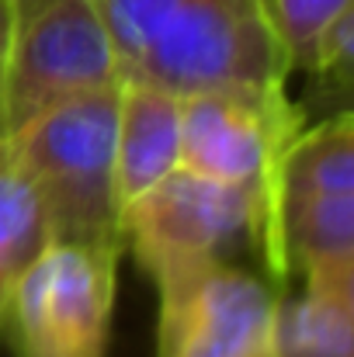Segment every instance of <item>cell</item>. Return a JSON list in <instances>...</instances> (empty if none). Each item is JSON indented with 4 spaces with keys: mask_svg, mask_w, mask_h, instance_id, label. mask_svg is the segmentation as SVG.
Listing matches in <instances>:
<instances>
[{
    "mask_svg": "<svg viewBox=\"0 0 354 357\" xmlns=\"http://www.w3.org/2000/svg\"><path fill=\"white\" fill-rule=\"evenodd\" d=\"M115 49L118 80L177 98L239 91L281 101L292 59L267 0H94Z\"/></svg>",
    "mask_w": 354,
    "mask_h": 357,
    "instance_id": "1",
    "label": "cell"
},
{
    "mask_svg": "<svg viewBox=\"0 0 354 357\" xmlns=\"http://www.w3.org/2000/svg\"><path fill=\"white\" fill-rule=\"evenodd\" d=\"M0 337H3V333H0Z\"/></svg>",
    "mask_w": 354,
    "mask_h": 357,
    "instance_id": "16",
    "label": "cell"
},
{
    "mask_svg": "<svg viewBox=\"0 0 354 357\" xmlns=\"http://www.w3.org/2000/svg\"><path fill=\"white\" fill-rule=\"evenodd\" d=\"M7 66H10V0H0V139H3V98H7Z\"/></svg>",
    "mask_w": 354,
    "mask_h": 357,
    "instance_id": "15",
    "label": "cell"
},
{
    "mask_svg": "<svg viewBox=\"0 0 354 357\" xmlns=\"http://www.w3.org/2000/svg\"><path fill=\"white\" fill-rule=\"evenodd\" d=\"M306 73V105L330 115L351 112V80H354V7L337 14L309 45L302 63ZM302 108V115L309 112Z\"/></svg>",
    "mask_w": 354,
    "mask_h": 357,
    "instance_id": "13",
    "label": "cell"
},
{
    "mask_svg": "<svg viewBox=\"0 0 354 357\" xmlns=\"http://www.w3.org/2000/svg\"><path fill=\"white\" fill-rule=\"evenodd\" d=\"M118 84L66 98L3 135L38 191L49 243L125 253L115 184Z\"/></svg>",
    "mask_w": 354,
    "mask_h": 357,
    "instance_id": "3",
    "label": "cell"
},
{
    "mask_svg": "<svg viewBox=\"0 0 354 357\" xmlns=\"http://www.w3.org/2000/svg\"><path fill=\"white\" fill-rule=\"evenodd\" d=\"M118 253L49 243L17 278L3 333L17 357H105L112 337Z\"/></svg>",
    "mask_w": 354,
    "mask_h": 357,
    "instance_id": "5",
    "label": "cell"
},
{
    "mask_svg": "<svg viewBox=\"0 0 354 357\" xmlns=\"http://www.w3.org/2000/svg\"><path fill=\"white\" fill-rule=\"evenodd\" d=\"M306 128L292 98L271 101L239 91H198L181 98V167L257 191L274 215V167L281 149Z\"/></svg>",
    "mask_w": 354,
    "mask_h": 357,
    "instance_id": "6",
    "label": "cell"
},
{
    "mask_svg": "<svg viewBox=\"0 0 354 357\" xmlns=\"http://www.w3.org/2000/svg\"><path fill=\"white\" fill-rule=\"evenodd\" d=\"M181 167V98L139 84L118 80L115 112V184L118 205L160 184Z\"/></svg>",
    "mask_w": 354,
    "mask_h": 357,
    "instance_id": "8",
    "label": "cell"
},
{
    "mask_svg": "<svg viewBox=\"0 0 354 357\" xmlns=\"http://www.w3.org/2000/svg\"><path fill=\"white\" fill-rule=\"evenodd\" d=\"M302 281L278 302V357H354V271Z\"/></svg>",
    "mask_w": 354,
    "mask_h": 357,
    "instance_id": "10",
    "label": "cell"
},
{
    "mask_svg": "<svg viewBox=\"0 0 354 357\" xmlns=\"http://www.w3.org/2000/svg\"><path fill=\"white\" fill-rule=\"evenodd\" d=\"M112 84L115 49L94 0H10L3 135L66 98Z\"/></svg>",
    "mask_w": 354,
    "mask_h": 357,
    "instance_id": "4",
    "label": "cell"
},
{
    "mask_svg": "<svg viewBox=\"0 0 354 357\" xmlns=\"http://www.w3.org/2000/svg\"><path fill=\"white\" fill-rule=\"evenodd\" d=\"M49 246V226L35 184L17 163L7 139H0V333L3 312L17 278Z\"/></svg>",
    "mask_w": 354,
    "mask_h": 357,
    "instance_id": "12",
    "label": "cell"
},
{
    "mask_svg": "<svg viewBox=\"0 0 354 357\" xmlns=\"http://www.w3.org/2000/svg\"><path fill=\"white\" fill-rule=\"evenodd\" d=\"M121 239L153 278L156 298L181 291L212 267L233 264L239 253H257L274 288L288 278L267 202L257 191L198 177L184 167L121 208Z\"/></svg>",
    "mask_w": 354,
    "mask_h": 357,
    "instance_id": "2",
    "label": "cell"
},
{
    "mask_svg": "<svg viewBox=\"0 0 354 357\" xmlns=\"http://www.w3.org/2000/svg\"><path fill=\"white\" fill-rule=\"evenodd\" d=\"M267 3H271V17L281 35V45L292 59V73L309 52V45L316 42V35L337 14L354 7V0H267Z\"/></svg>",
    "mask_w": 354,
    "mask_h": 357,
    "instance_id": "14",
    "label": "cell"
},
{
    "mask_svg": "<svg viewBox=\"0 0 354 357\" xmlns=\"http://www.w3.org/2000/svg\"><path fill=\"white\" fill-rule=\"evenodd\" d=\"M156 357H278L281 291L236 264L156 298Z\"/></svg>",
    "mask_w": 354,
    "mask_h": 357,
    "instance_id": "7",
    "label": "cell"
},
{
    "mask_svg": "<svg viewBox=\"0 0 354 357\" xmlns=\"http://www.w3.org/2000/svg\"><path fill=\"white\" fill-rule=\"evenodd\" d=\"M278 253L302 278L354 271V195H313L278 205Z\"/></svg>",
    "mask_w": 354,
    "mask_h": 357,
    "instance_id": "9",
    "label": "cell"
},
{
    "mask_svg": "<svg viewBox=\"0 0 354 357\" xmlns=\"http://www.w3.org/2000/svg\"><path fill=\"white\" fill-rule=\"evenodd\" d=\"M313 195H354V119L330 115L302 128L274 167V222L278 205Z\"/></svg>",
    "mask_w": 354,
    "mask_h": 357,
    "instance_id": "11",
    "label": "cell"
}]
</instances>
